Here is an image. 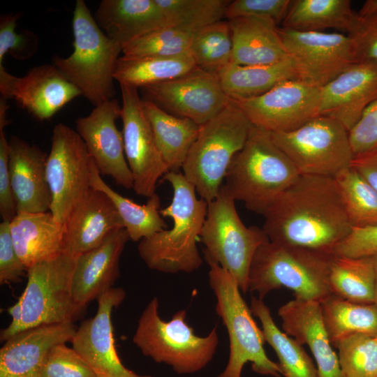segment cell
Here are the masks:
<instances>
[{
    "label": "cell",
    "instance_id": "46",
    "mask_svg": "<svg viewBox=\"0 0 377 377\" xmlns=\"http://www.w3.org/2000/svg\"><path fill=\"white\" fill-rule=\"evenodd\" d=\"M377 253V225L353 227L334 249V256L349 258L371 257Z\"/></svg>",
    "mask_w": 377,
    "mask_h": 377
},
{
    "label": "cell",
    "instance_id": "10",
    "mask_svg": "<svg viewBox=\"0 0 377 377\" xmlns=\"http://www.w3.org/2000/svg\"><path fill=\"white\" fill-rule=\"evenodd\" d=\"M300 175L334 177L354 158L348 131L339 121L317 116L288 132L270 133Z\"/></svg>",
    "mask_w": 377,
    "mask_h": 377
},
{
    "label": "cell",
    "instance_id": "3",
    "mask_svg": "<svg viewBox=\"0 0 377 377\" xmlns=\"http://www.w3.org/2000/svg\"><path fill=\"white\" fill-rule=\"evenodd\" d=\"M300 175L270 133L253 126L244 146L231 161L222 187L235 201L263 215Z\"/></svg>",
    "mask_w": 377,
    "mask_h": 377
},
{
    "label": "cell",
    "instance_id": "2",
    "mask_svg": "<svg viewBox=\"0 0 377 377\" xmlns=\"http://www.w3.org/2000/svg\"><path fill=\"white\" fill-rule=\"evenodd\" d=\"M163 179L172 186L173 195L160 214L171 218L172 226L140 240L138 251L149 269L164 273H191L202 263L197 242L208 203L198 198L195 188L183 173L168 171Z\"/></svg>",
    "mask_w": 377,
    "mask_h": 377
},
{
    "label": "cell",
    "instance_id": "36",
    "mask_svg": "<svg viewBox=\"0 0 377 377\" xmlns=\"http://www.w3.org/2000/svg\"><path fill=\"white\" fill-rule=\"evenodd\" d=\"M331 293L360 304L375 303V272L371 257L333 256L329 269Z\"/></svg>",
    "mask_w": 377,
    "mask_h": 377
},
{
    "label": "cell",
    "instance_id": "16",
    "mask_svg": "<svg viewBox=\"0 0 377 377\" xmlns=\"http://www.w3.org/2000/svg\"><path fill=\"white\" fill-rule=\"evenodd\" d=\"M320 96V88L291 80L260 96L231 100L253 126L280 133L293 131L319 116Z\"/></svg>",
    "mask_w": 377,
    "mask_h": 377
},
{
    "label": "cell",
    "instance_id": "35",
    "mask_svg": "<svg viewBox=\"0 0 377 377\" xmlns=\"http://www.w3.org/2000/svg\"><path fill=\"white\" fill-rule=\"evenodd\" d=\"M190 52L170 57H120L114 80L120 84L140 89L179 77L196 67Z\"/></svg>",
    "mask_w": 377,
    "mask_h": 377
},
{
    "label": "cell",
    "instance_id": "13",
    "mask_svg": "<svg viewBox=\"0 0 377 377\" xmlns=\"http://www.w3.org/2000/svg\"><path fill=\"white\" fill-rule=\"evenodd\" d=\"M298 80L321 88L348 66L360 61L355 44L348 34L299 31L279 27Z\"/></svg>",
    "mask_w": 377,
    "mask_h": 377
},
{
    "label": "cell",
    "instance_id": "38",
    "mask_svg": "<svg viewBox=\"0 0 377 377\" xmlns=\"http://www.w3.org/2000/svg\"><path fill=\"white\" fill-rule=\"evenodd\" d=\"M189 52L198 67L214 74L231 64L232 39L229 22L221 20L194 32Z\"/></svg>",
    "mask_w": 377,
    "mask_h": 377
},
{
    "label": "cell",
    "instance_id": "41",
    "mask_svg": "<svg viewBox=\"0 0 377 377\" xmlns=\"http://www.w3.org/2000/svg\"><path fill=\"white\" fill-rule=\"evenodd\" d=\"M334 347L344 377H376L377 336L351 335Z\"/></svg>",
    "mask_w": 377,
    "mask_h": 377
},
{
    "label": "cell",
    "instance_id": "39",
    "mask_svg": "<svg viewBox=\"0 0 377 377\" xmlns=\"http://www.w3.org/2000/svg\"><path fill=\"white\" fill-rule=\"evenodd\" d=\"M172 27L194 33L225 18L230 0H156Z\"/></svg>",
    "mask_w": 377,
    "mask_h": 377
},
{
    "label": "cell",
    "instance_id": "42",
    "mask_svg": "<svg viewBox=\"0 0 377 377\" xmlns=\"http://www.w3.org/2000/svg\"><path fill=\"white\" fill-rule=\"evenodd\" d=\"M22 13L1 14L0 15V65L6 54L23 61L32 57L37 52L39 40L33 31L22 29L17 32V22Z\"/></svg>",
    "mask_w": 377,
    "mask_h": 377
},
{
    "label": "cell",
    "instance_id": "20",
    "mask_svg": "<svg viewBox=\"0 0 377 377\" xmlns=\"http://www.w3.org/2000/svg\"><path fill=\"white\" fill-rule=\"evenodd\" d=\"M376 99L377 61H358L320 88L319 115L335 119L349 131Z\"/></svg>",
    "mask_w": 377,
    "mask_h": 377
},
{
    "label": "cell",
    "instance_id": "9",
    "mask_svg": "<svg viewBox=\"0 0 377 377\" xmlns=\"http://www.w3.org/2000/svg\"><path fill=\"white\" fill-rule=\"evenodd\" d=\"M235 202L221 186L216 198L208 203L200 241L205 248L206 261L216 263L229 272L245 293L253 256L269 239L263 228L243 223Z\"/></svg>",
    "mask_w": 377,
    "mask_h": 377
},
{
    "label": "cell",
    "instance_id": "12",
    "mask_svg": "<svg viewBox=\"0 0 377 377\" xmlns=\"http://www.w3.org/2000/svg\"><path fill=\"white\" fill-rule=\"evenodd\" d=\"M91 162L86 146L76 131L55 125L46 163L52 195L50 212L64 224L77 203L91 188Z\"/></svg>",
    "mask_w": 377,
    "mask_h": 377
},
{
    "label": "cell",
    "instance_id": "32",
    "mask_svg": "<svg viewBox=\"0 0 377 377\" xmlns=\"http://www.w3.org/2000/svg\"><path fill=\"white\" fill-rule=\"evenodd\" d=\"M94 160L91 162V187L105 193L116 207L130 239L140 241L168 228L160 214L161 200L155 193L145 205H139L114 191L101 178Z\"/></svg>",
    "mask_w": 377,
    "mask_h": 377
},
{
    "label": "cell",
    "instance_id": "8",
    "mask_svg": "<svg viewBox=\"0 0 377 377\" xmlns=\"http://www.w3.org/2000/svg\"><path fill=\"white\" fill-rule=\"evenodd\" d=\"M209 283L216 298V312L226 326L230 341L228 364L218 377H241L247 362L261 375L281 377L279 364L267 355L263 332L253 318L233 276L218 263L207 262Z\"/></svg>",
    "mask_w": 377,
    "mask_h": 377
},
{
    "label": "cell",
    "instance_id": "45",
    "mask_svg": "<svg viewBox=\"0 0 377 377\" xmlns=\"http://www.w3.org/2000/svg\"><path fill=\"white\" fill-rule=\"evenodd\" d=\"M348 135L355 156L377 151V99L364 110Z\"/></svg>",
    "mask_w": 377,
    "mask_h": 377
},
{
    "label": "cell",
    "instance_id": "25",
    "mask_svg": "<svg viewBox=\"0 0 377 377\" xmlns=\"http://www.w3.org/2000/svg\"><path fill=\"white\" fill-rule=\"evenodd\" d=\"M278 315L284 332L309 346L318 377H344L322 320L320 302L295 298L282 305Z\"/></svg>",
    "mask_w": 377,
    "mask_h": 377
},
{
    "label": "cell",
    "instance_id": "18",
    "mask_svg": "<svg viewBox=\"0 0 377 377\" xmlns=\"http://www.w3.org/2000/svg\"><path fill=\"white\" fill-rule=\"evenodd\" d=\"M121 105L116 98L96 106L87 116L76 119V131L82 139L100 173L108 175L126 189L133 179L124 152L122 132L116 125Z\"/></svg>",
    "mask_w": 377,
    "mask_h": 377
},
{
    "label": "cell",
    "instance_id": "30",
    "mask_svg": "<svg viewBox=\"0 0 377 377\" xmlns=\"http://www.w3.org/2000/svg\"><path fill=\"white\" fill-rule=\"evenodd\" d=\"M216 75L223 89L232 100L258 96L283 82L298 80L290 57L268 65L243 66L231 63Z\"/></svg>",
    "mask_w": 377,
    "mask_h": 377
},
{
    "label": "cell",
    "instance_id": "14",
    "mask_svg": "<svg viewBox=\"0 0 377 377\" xmlns=\"http://www.w3.org/2000/svg\"><path fill=\"white\" fill-rule=\"evenodd\" d=\"M138 89L143 101L200 126L216 116L231 101L217 75L198 66L179 77Z\"/></svg>",
    "mask_w": 377,
    "mask_h": 377
},
{
    "label": "cell",
    "instance_id": "19",
    "mask_svg": "<svg viewBox=\"0 0 377 377\" xmlns=\"http://www.w3.org/2000/svg\"><path fill=\"white\" fill-rule=\"evenodd\" d=\"M126 297L121 288H112L98 299L94 317L83 321L71 341L72 348L93 369L98 377H154L139 375L121 362L115 348L112 313Z\"/></svg>",
    "mask_w": 377,
    "mask_h": 377
},
{
    "label": "cell",
    "instance_id": "28",
    "mask_svg": "<svg viewBox=\"0 0 377 377\" xmlns=\"http://www.w3.org/2000/svg\"><path fill=\"white\" fill-rule=\"evenodd\" d=\"M10 229L14 247L27 270L64 253V224L51 212H17Z\"/></svg>",
    "mask_w": 377,
    "mask_h": 377
},
{
    "label": "cell",
    "instance_id": "31",
    "mask_svg": "<svg viewBox=\"0 0 377 377\" xmlns=\"http://www.w3.org/2000/svg\"><path fill=\"white\" fill-rule=\"evenodd\" d=\"M358 17L350 0H292L281 27L299 31L336 29L348 34Z\"/></svg>",
    "mask_w": 377,
    "mask_h": 377
},
{
    "label": "cell",
    "instance_id": "27",
    "mask_svg": "<svg viewBox=\"0 0 377 377\" xmlns=\"http://www.w3.org/2000/svg\"><path fill=\"white\" fill-rule=\"evenodd\" d=\"M228 21L232 39V64L268 65L289 57L274 20L242 17Z\"/></svg>",
    "mask_w": 377,
    "mask_h": 377
},
{
    "label": "cell",
    "instance_id": "49",
    "mask_svg": "<svg viewBox=\"0 0 377 377\" xmlns=\"http://www.w3.org/2000/svg\"><path fill=\"white\" fill-rule=\"evenodd\" d=\"M9 142L4 129H0V215L3 221L10 222L17 214L8 169Z\"/></svg>",
    "mask_w": 377,
    "mask_h": 377
},
{
    "label": "cell",
    "instance_id": "40",
    "mask_svg": "<svg viewBox=\"0 0 377 377\" xmlns=\"http://www.w3.org/2000/svg\"><path fill=\"white\" fill-rule=\"evenodd\" d=\"M193 33L175 27H167L151 32L128 45L122 50V57H170L190 52Z\"/></svg>",
    "mask_w": 377,
    "mask_h": 377
},
{
    "label": "cell",
    "instance_id": "17",
    "mask_svg": "<svg viewBox=\"0 0 377 377\" xmlns=\"http://www.w3.org/2000/svg\"><path fill=\"white\" fill-rule=\"evenodd\" d=\"M0 94L14 100L36 119L52 118L80 91L52 64H42L17 77L0 65Z\"/></svg>",
    "mask_w": 377,
    "mask_h": 377
},
{
    "label": "cell",
    "instance_id": "43",
    "mask_svg": "<svg viewBox=\"0 0 377 377\" xmlns=\"http://www.w3.org/2000/svg\"><path fill=\"white\" fill-rule=\"evenodd\" d=\"M40 377H98L93 369L73 348L66 343L54 346L49 353Z\"/></svg>",
    "mask_w": 377,
    "mask_h": 377
},
{
    "label": "cell",
    "instance_id": "4",
    "mask_svg": "<svg viewBox=\"0 0 377 377\" xmlns=\"http://www.w3.org/2000/svg\"><path fill=\"white\" fill-rule=\"evenodd\" d=\"M73 51L52 64L94 107L115 94L114 73L122 46L100 28L83 0H77L72 20Z\"/></svg>",
    "mask_w": 377,
    "mask_h": 377
},
{
    "label": "cell",
    "instance_id": "24",
    "mask_svg": "<svg viewBox=\"0 0 377 377\" xmlns=\"http://www.w3.org/2000/svg\"><path fill=\"white\" fill-rule=\"evenodd\" d=\"M8 142L9 175L17 212H50L52 195L46 174L48 154L15 135Z\"/></svg>",
    "mask_w": 377,
    "mask_h": 377
},
{
    "label": "cell",
    "instance_id": "5",
    "mask_svg": "<svg viewBox=\"0 0 377 377\" xmlns=\"http://www.w3.org/2000/svg\"><path fill=\"white\" fill-rule=\"evenodd\" d=\"M333 256L267 240L252 259L248 291L263 300L269 292L285 287L295 298L320 302L332 294L329 269Z\"/></svg>",
    "mask_w": 377,
    "mask_h": 377
},
{
    "label": "cell",
    "instance_id": "52",
    "mask_svg": "<svg viewBox=\"0 0 377 377\" xmlns=\"http://www.w3.org/2000/svg\"><path fill=\"white\" fill-rule=\"evenodd\" d=\"M7 100L2 96L0 98V129H4V127L9 124L7 118L9 105Z\"/></svg>",
    "mask_w": 377,
    "mask_h": 377
},
{
    "label": "cell",
    "instance_id": "29",
    "mask_svg": "<svg viewBox=\"0 0 377 377\" xmlns=\"http://www.w3.org/2000/svg\"><path fill=\"white\" fill-rule=\"evenodd\" d=\"M143 108L169 171L179 172L200 126L188 118L170 114L149 101H143Z\"/></svg>",
    "mask_w": 377,
    "mask_h": 377
},
{
    "label": "cell",
    "instance_id": "33",
    "mask_svg": "<svg viewBox=\"0 0 377 377\" xmlns=\"http://www.w3.org/2000/svg\"><path fill=\"white\" fill-rule=\"evenodd\" d=\"M322 320L333 347L341 339L363 334L377 336V304L355 303L330 294L320 302Z\"/></svg>",
    "mask_w": 377,
    "mask_h": 377
},
{
    "label": "cell",
    "instance_id": "37",
    "mask_svg": "<svg viewBox=\"0 0 377 377\" xmlns=\"http://www.w3.org/2000/svg\"><path fill=\"white\" fill-rule=\"evenodd\" d=\"M337 189L352 227L377 225V192L352 167L334 176Z\"/></svg>",
    "mask_w": 377,
    "mask_h": 377
},
{
    "label": "cell",
    "instance_id": "47",
    "mask_svg": "<svg viewBox=\"0 0 377 377\" xmlns=\"http://www.w3.org/2000/svg\"><path fill=\"white\" fill-rule=\"evenodd\" d=\"M27 269L20 258L12 239L10 222L0 223V283H16Z\"/></svg>",
    "mask_w": 377,
    "mask_h": 377
},
{
    "label": "cell",
    "instance_id": "22",
    "mask_svg": "<svg viewBox=\"0 0 377 377\" xmlns=\"http://www.w3.org/2000/svg\"><path fill=\"white\" fill-rule=\"evenodd\" d=\"M122 228V220L112 200L91 187L64 223V253L77 256L100 246Z\"/></svg>",
    "mask_w": 377,
    "mask_h": 377
},
{
    "label": "cell",
    "instance_id": "44",
    "mask_svg": "<svg viewBox=\"0 0 377 377\" xmlns=\"http://www.w3.org/2000/svg\"><path fill=\"white\" fill-rule=\"evenodd\" d=\"M292 0H235L228 5L225 18L242 17L269 18L281 24Z\"/></svg>",
    "mask_w": 377,
    "mask_h": 377
},
{
    "label": "cell",
    "instance_id": "53",
    "mask_svg": "<svg viewBox=\"0 0 377 377\" xmlns=\"http://www.w3.org/2000/svg\"><path fill=\"white\" fill-rule=\"evenodd\" d=\"M376 277V286H375V304H377V253L374 256H371Z\"/></svg>",
    "mask_w": 377,
    "mask_h": 377
},
{
    "label": "cell",
    "instance_id": "34",
    "mask_svg": "<svg viewBox=\"0 0 377 377\" xmlns=\"http://www.w3.org/2000/svg\"><path fill=\"white\" fill-rule=\"evenodd\" d=\"M251 310L260 320L265 341L274 350L284 377H318L317 367L303 345L276 326L263 300L252 296Z\"/></svg>",
    "mask_w": 377,
    "mask_h": 377
},
{
    "label": "cell",
    "instance_id": "48",
    "mask_svg": "<svg viewBox=\"0 0 377 377\" xmlns=\"http://www.w3.org/2000/svg\"><path fill=\"white\" fill-rule=\"evenodd\" d=\"M347 34L353 40L360 61H377V13L367 17L359 15Z\"/></svg>",
    "mask_w": 377,
    "mask_h": 377
},
{
    "label": "cell",
    "instance_id": "50",
    "mask_svg": "<svg viewBox=\"0 0 377 377\" xmlns=\"http://www.w3.org/2000/svg\"><path fill=\"white\" fill-rule=\"evenodd\" d=\"M350 167L377 192V151L354 156Z\"/></svg>",
    "mask_w": 377,
    "mask_h": 377
},
{
    "label": "cell",
    "instance_id": "51",
    "mask_svg": "<svg viewBox=\"0 0 377 377\" xmlns=\"http://www.w3.org/2000/svg\"><path fill=\"white\" fill-rule=\"evenodd\" d=\"M357 13L360 17H367L377 13V0L366 1Z\"/></svg>",
    "mask_w": 377,
    "mask_h": 377
},
{
    "label": "cell",
    "instance_id": "23",
    "mask_svg": "<svg viewBox=\"0 0 377 377\" xmlns=\"http://www.w3.org/2000/svg\"><path fill=\"white\" fill-rule=\"evenodd\" d=\"M129 239L126 230L119 228L100 246L77 256L72 295L81 311L91 301L113 288L120 275L119 259Z\"/></svg>",
    "mask_w": 377,
    "mask_h": 377
},
{
    "label": "cell",
    "instance_id": "1",
    "mask_svg": "<svg viewBox=\"0 0 377 377\" xmlns=\"http://www.w3.org/2000/svg\"><path fill=\"white\" fill-rule=\"evenodd\" d=\"M269 241L332 254L352 226L333 177L300 175L268 207Z\"/></svg>",
    "mask_w": 377,
    "mask_h": 377
},
{
    "label": "cell",
    "instance_id": "54",
    "mask_svg": "<svg viewBox=\"0 0 377 377\" xmlns=\"http://www.w3.org/2000/svg\"><path fill=\"white\" fill-rule=\"evenodd\" d=\"M376 377H377V373H376Z\"/></svg>",
    "mask_w": 377,
    "mask_h": 377
},
{
    "label": "cell",
    "instance_id": "26",
    "mask_svg": "<svg viewBox=\"0 0 377 377\" xmlns=\"http://www.w3.org/2000/svg\"><path fill=\"white\" fill-rule=\"evenodd\" d=\"M94 17L102 31L122 47L151 32L172 27L156 0H103Z\"/></svg>",
    "mask_w": 377,
    "mask_h": 377
},
{
    "label": "cell",
    "instance_id": "6",
    "mask_svg": "<svg viewBox=\"0 0 377 377\" xmlns=\"http://www.w3.org/2000/svg\"><path fill=\"white\" fill-rule=\"evenodd\" d=\"M253 126L232 100L216 116L200 126L182 170L207 203L218 195L231 161L244 146Z\"/></svg>",
    "mask_w": 377,
    "mask_h": 377
},
{
    "label": "cell",
    "instance_id": "11",
    "mask_svg": "<svg viewBox=\"0 0 377 377\" xmlns=\"http://www.w3.org/2000/svg\"><path fill=\"white\" fill-rule=\"evenodd\" d=\"M76 258L62 253L28 269L27 286L18 299L22 318L17 333L40 325L73 322L81 313L72 295Z\"/></svg>",
    "mask_w": 377,
    "mask_h": 377
},
{
    "label": "cell",
    "instance_id": "15",
    "mask_svg": "<svg viewBox=\"0 0 377 377\" xmlns=\"http://www.w3.org/2000/svg\"><path fill=\"white\" fill-rule=\"evenodd\" d=\"M120 89L124 152L133 189L149 198L156 193L158 179L169 170L156 145L138 89L125 84H120Z\"/></svg>",
    "mask_w": 377,
    "mask_h": 377
},
{
    "label": "cell",
    "instance_id": "7",
    "mask_svg": "<svg viewBox=\"0 0 377 377\" xmlns=\"http://www.w3.org/2000/svg\"><path fill=\"white\" fill-rule=\"evenodd\" d=\"M158 306L156 297L148 303L138 320L133 342L144 355L170 366L177 374H194L206 367L219 345L217 327L205 337L197 336L186 322L185 310L164 321Z\"/></svg>",
    "mask_w": 377,
    "mask_h": 377
},
{
    "label": "cell",
    "instance_id": "21",
    "mask_svg": "<svg viewBox=\"0 0 377 377\" xmlns=\"http://www.w3.org/2000/svg\"><path fill=\"white\" fill-rule=\"evenodd\" d=\"M73 322L43 325L23 330L0 349V377H40L44 362L56 346L71 342Z\"/></svg>",
    "mask_w": 377,
    "mask_h": 377
}]
</instances>
